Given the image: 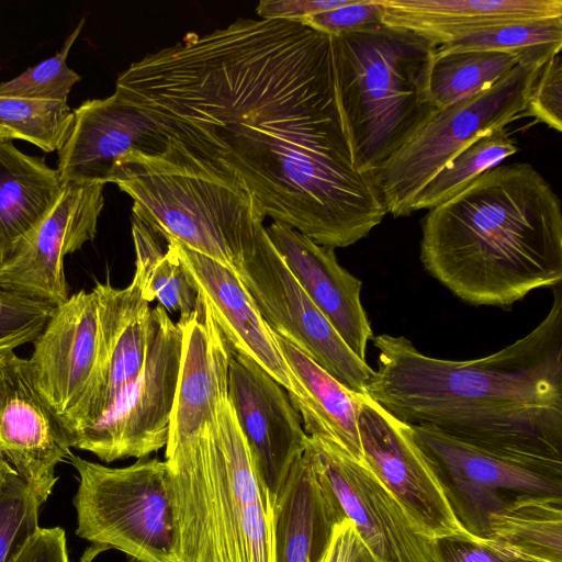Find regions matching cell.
Wrapping results in <instances>:
<instances>
[{"instance_id":"ab89813d","label":"cell","mask_w":562,"mask_h":562,"mask_svg":"<svg viewBox=\"0 0 562 562\" xmlns=\"http://www.w3.org/2000/svg\"><path fill=\"white\" fill-rule=\"evenodd\" d=\"M11 562H69L64 529L40 527Z\"/></svg>"},{"instance_id":"484cf974","label":"cell","mask_w":562,"mask_h":562,"mask_svg":"<svg viewBox=\"0 0 562 562\" xmlns=\"http://www.w3.org/2000/svg\"><path fill=\"white\" fill-rule=\"evenodd\" d=\"M273 336L300 384L301 396L290 401L301 416L306 435L327 439L362 461L358 418L364 395L339 383L278 333L273 331Z\"/></svg>"},{"instance_id":"60d3db41","label":"cell","mask_w":562,"mask_h":562,"mask_svg":"<svg viewBox=\"0 0 562 562\" xmlns=\"http://www.w3.org/2000/svg\"><path fill=\"white\" fill-rule=\"evenodd\" d=\"M363 548L355 526L345 518L334 526L330 541L319 562H358Z\"/></svg>"},{"instance_id":"7402d4cb","label":"cell","mask_w":562,"mask_h":562,"mask_svg":"<svg viewBox=\"0 0 562 562\" xmlns=\"http://www.w3.org/2000/svg\"><path fill=\"white\" fill-rule=\"evenodd\" d=\"M266 232L308 297L350 350L366 360L373 333L361 303V281L338 263L333 248L316 244L291 226L272 222Z\"/></svg>"},{"instance_id":"7c38bea8","label":"cell","mask_w":562,"mask_h":562,"mask_svg":"<svg viewBox=\"0 0 562 562\" xmlns=\"http://www.w3.org/2000/svg\"><path fill=\"white\" fill-rule=\"evenodd\" d=\"M304 453L338 520L352 522L375 562H435L431 540L362 461L321 437L308 436Z\"/></svg>"},{"instance_id":"5b68a950","label":"cell","mask_w":562,"mask_h":562,"mask_svg":"<svg viewBox=\"0 0 562 562\" xmlns=\"http://www.w3.org/2000/svg\"><path fill=\"white\" fill-rule=\"evenodd\" d=\"M111 182L160 233L234 270L265 228L267 216L241 180L169 137L159 153H127Z\"/></svg>"},{"instance_id":"8992f818","label":"cell","mask_w":562,"mask_h":562,"mask_svg":"<svg viewBox=\"0 0 562 562\" xmlns=\"http://www.w3.org/2000/svg\"><path fill=\"white\" fill-rule=\"evenodd\" d=\"M337 87L355 167L375 172L437 111V46L383 24L333 36Z\"/></svg>"},{"instance_id":"f546056e","label":"cell","mask_w":562,"mask_h":562,"mask_svg":"<svg viewBox=\"0 0 562 562\" xmlns=\"http://www.w3.org/2000/svg\"><path fill=\"white\" fill-rule=\"evenodd\" d=\"M518 147L506 127L488 131L456 154L418 192L409 213L432 209L457 195L485 171L502 165Z\"/></svg>"},{"instance_id":"44dd1931","label":"cell","mask_w":562,"mask_h":562,"mask_svg":"<svg viewBox=\"0 0 562 562\" xmlns=\"http://www.w3.org/2000/svg\"><path fill=\"white\" fill-rule=\"evenodd\" d=\"M177 324L182 351L166 447L196 437L215 423L221 404L228 398L233 352L200 295L195 310Z\"/></svg>"},{"instance_id":"3957f363","label":"cell","mask_w":562,"mask_h":562,"mask_svg":"<svg viewBox=\"0 0 562 562\" xmlns=\"http://www.w3.org/2000/svg\"><path fill=\"white\" fill-rule=\"evenodd\" d=\"M425 269L460 300L510 306L562 281V209L530 164L498 165L422 225Z\"/></svg>"},{"instance_id":"ba28073f","label":"cell","mask_w":562,"mask_h":562,"mask_svg":"<svg viewBox=\"0 0 562 562\" xmlns=\"http://www.w3.org/2000/svg\"><path fill=\"white\" fill-rule=\"evenodd\" d=\"M543 65L518 64L486 90L438 110L375 172L386 212L409 215L423 187L482 134L526 116L530 92Z\"/></svg>"},{"instance_id":"d6986e66","label":"cell","mask_w":562,"mask_h":562,"mask_svg":"<svg viewBox=\"0 0 562 562\" xmlns=\"http://www.w3.org/2000/svg\"><path fill=\"white\" fill-rule=\"evenodd\" d=\"M74 115L70 133L58 150L57 169L66 183H109L127 153L156 154L165 147L159 128L116 92L85 101Z\"/></svg>"},{"instance_id":"74e56055","label":"cell","mask_w":562,"mask_h":562,"mask_svg":"<svg viewBox=\"0 0 562 562\" xmlns=\"http://www.w3.org/2000/svg\"><path fill=\"white\" fill-rule=\"evenodd\" d=\"M431 543L435 562H527L484 538L445 537Z\"/></svg>"},{"instance_id":"7bdbcfd3","label":"cell","mask_w":562,"mask_h":562,"mask_svg":"<svg viewBox=\"0 0 562 562\" xmlns=\"http://www.w3.org/2000/svg\"><path fill=\"white\" fill-rule=\"evenodd\" d=\"M131 562H138V561H136V560L132 559V560H131Z\"/></svg>"},{"instance_id":"e0dca14e","label":"cell","mask_w":562,"mask_h":562,"mask_svg":"<svg viewBox=\"0 0 562 562\" xmlns=\"http://www.w3.org/2000/svg\"><path fill=\"white\" fill-rule=\"evenodd\" d=\"M99 356L91 384L65 427L72 440L93 427L140 373L145 361L149 302L140 280L114 288L97 282Z\"/></svg>"},{"instance_id":"4316f807","label":"cell","mask_w":562,"mask_h":562,"mask_svg":"<svg viewBox=\"0 0 562 562\" xmlns=\"http://www.w3.org/2000/svg\"><path fill=\"white\" fill-rule=\"evenodd\" d=\"M485 539L527 562H562V496L516 497L488 517Z\"/></svg>"},{"instance_id":"1f68e13d","label":"cell","mask_w":562,"mask_h":562,"mask_svg":"<svg viewBox=\"0 0 562 562\" xmlns=\"http://www.w3.org/2000/svg\"><path fill=\"white\" fill-rule=\"evenodd\" d=\"M67 102L0 95V139H22L58 151L74 123Z\"/></svg>"},{"instance_id":"cb8c5ba5","label":"cell","mask_w":562,"mask_h":562,"mask_svg":"<svg viewBox=\"0 0 562 562\" xmlns=\"http://www.w3.org/2000/svg\"><path fill=\"white\" fill-rule=\"evenodd\" d=\"M66 184L45 159L0 139V265L46 220Z\"/></svg>"},{"instance_id":"7a4b0ae2","label":"cell","mask_w":562,"mask_h":562,"mask_svg":"<svg viewBox=\"0 0 562 562\" xmlns=\"http://www.w3.org/2000/svg\"><path fill=\"white\" fill-rule=\"evenodd\" d=\"M367 396L400 422L435 426L518 461L562 469V292L544 318L507 347L473 360L420 352L404 336L373 338Z\"/></svg>"},{"instance_id":"277c9868","label":"cell","mask_w":562,"mask_h":562,"mask_svg":"<svg viewBox=\"0 0 562 562\" xmlns=\"http://www.w3.org/2000/svg\"><path fill=\"white\" fill-rule=\"evenodd\" d=\"M170 562H276L274 497L226 398L215 423L167 446Z\"/></svg>"},{"instance_id":"d590c367","label":"cell","mask_w":562,"mask_h":562,"mask_svg":"<svg viewBox=\"0 0 562 562\" xmlns=\"http://www.w3.org/2000/svg\"><path fill=\"white\" fill-rule=\"evenodd\" d=\"M526 116H532L557 132L562 131L561 53L541 67L528 99Z\"/></svg>"},{"instance_id":"836d02e7","label":"cell","mask_w":562,"mask_h":562,"mask_svg":"<svg viewBox=\"0 0 562 562\" xmlns=\"http://www.w3.org/2000/svg\"><path fill=\"white\" fill-rule=\"evenodd\" d=\"M85 22L82 18L56 55L0 83V95L67 102L68 94L81 77L67 66L66 60Z\"/></svg>"},{"instance_id":"8d00e7d4","label":"cell","mask_w":562,"mask_h":562,"mask_svg":"<svg viewBox=\"0 0 562 562\" xmlns=\"http://www.w3.org/2000/svg\"><path fill=\"white\" fill-rule=\"evenodd\" d=\"M380 0H352L344 7L317 13L302 23L330 36L361 31L382 24Z\"/></svg>"},{"instance_id":"f35d334b","label":"cell","mask_w":562,"mask_h":562,"mask_svg":"<svg viewBox=\"0 0 562 562\" xmlns=\"http://www.w3.org/2000/svg\"><path fill=\"white\" fill-rule=\"evenodd\" d=\"M352 0H262L256 12L260 19L303 22L307 18L349 4Z\"/></svg>"},{"instance_id":"f1b7e54d","label":"cell","mask_w":562,"mask_h":562,"mask_svg":"<svg viewBox=\"0 0 562 562\" xmlns=\"http://www.w3.org/2000/svg\"><path fill=\"white\" fill-rule=\"evenodd\" d=\"M519 64L512 54L487 50L435 52L430 94L440 110L488 89Z\"/></svg>"},{"instance_id":"9a60e30c","label":"cell","mask_w":562,"mask_h":562,"mask_svg":"<svg viewBox=\"0 0 562 562\" xmlns=\"http://www.w3.org/2000/svg\"><path fill=\"white\" fill-rule=\"evenodd\" d=\"M104 184L67 183L40 227L0 265V286L57 306L69 296L65 256L91 241L104 205Z\"/></svg>"},{"instance_id":"52a82bcc","label":"cell","mask_w":562,"mask_h":562,"mask_svg":"<svg viewBox=\"0 0 562 562\" xmlns=\"http://www.w3.org/2000/svg\"><path fill=\"white\" fill-rule=\"evenodd\" d=\"M79 474L76 535L138 562H170L173 516L167 464L142 458L110 468L71 454Z\"/></svg>"},{"instance_id":"603a6c76","label":"cell","mask_w":562,"mask_h":562,"mask_svg":"<svg viewBox=\"0 0 562 562\" xmlns=\"http://www.w3.org/2000/svg\"><path fill=\"white\" fill-rule=\"evenodd\" d=\"M382 24L436 46L506 23L562 18L561 0H380Z\"/></svg>"},{"instance_id":"8fae6325","label":"cell","mask_w":562,"mask_h":562,"mask_svg":"<svg viewBox=\"0 0 562 562\" xmlns=\"http://www.w3.org/2000/svg\"><path fill=\"white\" fill-rule=\"evenodd\" d=\"M269 327L339 383L367 396L374 370L358 358L308 297L272 245L266 227L234 263Z\"/></svg>"},{"instance_id":"5bb4252c","label":"cell","mask_w":562,"mask_h":562,"mask_svg":"<svg viewBox=\"0 0 562 562\" xmlns=\"http://www.w3.org/2000/svg\"><path fill=\"white\" fill-rule=\"evenodd\" d=\"M358 431L362 462L427 538L472 537L454 516L405 423L369 396H362Z\"/></svg>"},{"instance_id":"b9f144b4","label":"cell","mask_w":562,"mask_h":562,"mask_svg":"<svg viewBox=\"0 0 562 562\" xmlns=\"http://www.w3.org/2000/svg\"><path fill=\"white\" fill-rule=\"evenodd\" d=\"M358 562H375V561L372 559V557L370 555V553L368 552V550L364 547Z\"/></svg>"},{"instance_id":"2e32d148","label":"cell","mask_w":562,"mask_h":562,"mask_svg":"<svg viewBox=\"0 0 562 562\" xmlns=\"http://www.w3.org/2000/svg\"><path fill=\"white\" fill-rule=\"evenodd\" d=\"M228 401L255 467L277 498L307 435L288 392L252 359L233 350L228 370Z\"/></svg>"},{"instance_id":"4dcf8cb0","label":"cell","mask_w":562,"mask_h":562,"mask_svg":"<svg viewBox=\"0 0 562 562\" xmlns=\"http://www.w3.org/2000/svg\"><path fill=\"white\" fill-rule=\"evenodd\" d=\"M562 49V18L495 25L437 46L440 53L487 50L515 55L519 64L544 65Z\"/></svg>"},{"instance_id":"30bf717a","label":"cell","mask_w":562,"mask_h":562,"mask_svg":"<svg viewBox=\"0 0 562 562\" xmlns=\"http://www.w3.org/2000/svg\"><path fill=\"white\" fill-rule=\"evenodd\" d=\"M181 351L178 324L161 305L150 308L140 373L93 427L72 440L71 448L89 451L108 463L147 458L165 448Z\"/></svg>"},{"instance_id":"83f0119b","label":"cell","mask_w":562,"mask_h":562,"mask_svg":"<svg viewBox=\"0 0 562 562\" xmlns=\"http://www.w3.org/2000/svg\"><path fill=\"white\" fill-rule=\"evenodd\" d=\"M131 223L136 255L134 274L140 280L145 299L149 303L157 300L179 317L190 315L198 305L199 293L170 241L135 211Z\"/></svg>"},{"instance_id":"9c48e42d","label":"cell","mask_w":562,"mask_h":562,"mask_svg":"<svg viewBox=\"0 0 562 562\" xmlns=\"http://www.w3.org/2000/svg\"><path fill=\"white\" fill-rule=\"evenodd\" d=\"M407 425L460 525L486 538L488 517L524 494L562 496V469L494 453L427 424Z\"/></svg>"},{"instance_id":"ac0fdd59","label":"cell","mask_w":562,"mask_h":562,"mask_svg":"<svg viewBox=\"0 0 562 562\" xmlns=\"http://www.w3.org/2000/svg\"><path fill=\"white\" fill-rule=\"evenodd\" d=\"M29 358L36 385L63 424L82 402L99 356V306L93 289L55 306ZM66 428V427H65Z\"/></svg>"},{"instance_id":"e575fe53","label":"cell","mask_w":562,"mask_h":562,"mask_svg":"<svg viewBox=\"0 0 562 562\" xmlns=\"http://www.w3.org/2000/svg\"><path fill=\"white\" fill-rule=\"evenodd\" d=\"M54 308L0 286V353L33 342Z\"/></svg>"},{"instance_id":"d6a6232c","label":"cell","mask_w":562,"mask_h":562,"mask_svg":"<svg viewBox=\"0 0 562 562\" xmlns=\"http://www.w3.org/2000/svg\"><path fill=\"white\" fill-rule=\"evenodd\" d=\"M32 487L12 468L0 472V562H11L38 530Z\"/></svg>"},{"instance_id":"4fadbf2b","label":"cell","mask_w":562,"mask_h":562,"mask_svg":"<svg viewBox=\"0 0 562 562\" xmlns=\"http://www.w3.org/2000/svg\"><path fill=\"white\" fill-rule=\"evenodd\" d=\"M69 435L38 390L29 359L0 353V472L12 468L40 505L57 481L56 465L69 460Z\"/></svg>"},{"instance_id":"d4e9b609","label":"cell","mask_w":562,"mask_h":562,"mask_svg":"<svg viewBox=\"0 0 562 562\" xmlns=\"http://www.w3.org/2000/svg\"><path fill=\"white\" fill-rule=\"evenodd\" d=\"M339 522L305 453L274 502L276 562H319Z\"/></svg>"},{"instance_id":"ffe728a7","label":"cell","mask_w":562,"mask_h":562,"mask_svg":"<svg viewBox=\"0 0 562 562\" xmlns=\"http://www.w3.org/2000/svg\"><path fill=\"white\" fill-rule=\"evenodd\" d=\"M164 236L170 241L232 349L257 362L285 389L290 398H299L300 384L283 357L272 329L237 272L171 237Z\"/></svg>"},{"instance_id":"6da1fadb","label":"cell","mask_w":562,"mask_h":562,"mask_svg":"<svg viewBox=\"0 0 562 562\" xmlns=\"http://www.w3.org/2000/svg\"><path fill=\"white\" fill-rule=\"evenodd\" d=\"M114 92L318 245H353L387 214L375 177L353 164L333 36L302 22L189 32L131 64Z\"/></svg>"}]
</instances>
